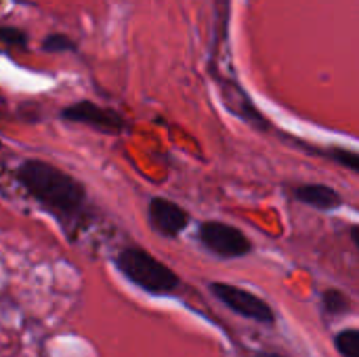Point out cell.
<instances>
[{
  "instance_id": "obj_1",
  "label": "cell",
  "mask_w": 359,
  "mask_h": 357,
  "mask_svg": "<svg viewBox=\"0 0 359 357\" xmlns=\"http://www.w3.org/2000/svg\"><path fill=\"white\" fill-rule=\"evenodd\" d=\"M15 177L32 198L61 219H76L84 208L86 191L82 183L48 162L25 160Z\"/></svg>"
},
{
  "instance_id": "obj_2",
  "label": "cell",
  "mask_w": 359,
  "mask_h": 357,
  "mask_svg": "<svg viewBox=\"0 0 359 357\" xmlns=\"http://www.w3.org/2000/svg\"><path fill=\"white\" fill-rule=\"evenodd\" d=\"M116 265L126 280L151 295H168L181 284L179 276L147 250L130 246L116 257Z\"/></svg>"
},
{
  "instance_id": "obj_3",
  "label": "cell",
  "mask_w": 359,
  "mask_h": 357,
  "mask_svg": "<svg viewBox=\"0 0 359 357\" xmlns=\"http://www.w3.org/2000/svg\"><path fill=\"white\" fill-rule=\"evenodd\" d=\"M210 292L227 309L236 311L238 316H242L246 320H252V322H259V324H269V326L276 322L271 305L265 303L261 297L244 290V288H238V286H231V284H225V282H212Z\"/></svg>"
},
{
  "instance_id": "obj_4",
  "label": "cell",
  "mask_w": 359,
  "mask_h": 357,
  "mask_svg": "<svg viewBox=\"0 0 359 357\" xmlns=\"http://www.w3.org/2000/svg\"><path fill=\"white\" fill-rule=\"evenodd\" d=\"M198 236H200V242L210 252H215L217 257H223V259H240L252 250L250 240L238 227H231L221 221L202 223Z\"/></svg>"
},
{
  "instance_id": "obj_5",
  "label": "cell",
  "mask_w": 359,
  "mask_h": 357,
  "mask_svg": "<svg viewBox=\"0 0 359 357\" xmlns=\"http://www.w3.org/2000/svg\"><path fill=\"white\" fill-rule=\"evenodd\" d=\"M61 118L65 122L84 124V126H90L95 130L109 133V135H118V133H122V130L128 128V124L122 118V114H118L111 107L97 105L93 101H78L74 105L63 107L61 109Z\"/></svg>"
},
{
  "instance_id": "obj_6",
  "label": "cell",
  "mask_w": 359,
  "mask_h": 357,
  "mask_svg": "<svg viewBox=\"0 0 359 357\" xmlns=\"http://www.w3.org/2000/svg\"><path fill=\"white\" fill-rule=\"evenodd\" d=\"M147 219L149 225L166 238H177L189 225V213H185L179 204L166 198L149 200Z\"/></svg>"
},
{
  "instance_id": "obj_7",
  "label": "cell",
  "mask_w": 359,
  "mask_h": 357,
  "mask_svg": "<svg viewBox=\"0 0 359 357\" xmlns=\"http://www.w3.org/2000/svg\"><path fill=\"white\" fill-rule=\"evenodd\" d=\"M297 200H301L303 204L318 208V210H334L341 206L343 198L337 189L328 187V185H320V183H307V185H299L294 189Z\"/></svg>"
},
{
  "instance_id": "obj_8",
  "label": "cell",
  "mask_w": 359,
  "mask_h": 357,
  "mask_svg": "<svg viewBox=\"0 0 359 357\" xmlns=\"http://www.w3.org/2000/svg\"><path fill=\"white\" fill-rule=\"evenodd\" d=\"M221 88H223V99H225L227 107H229L233 114L242 116L246 122H252V124L265 126V122H263L261 114H259V112L255 109V105L246 99V95L242 93V88H240L238 84L221 80Z\"/></svg>"
},
{
  "instance_id": "obj_9",
  "label": "cell",
  "mask_w": 359,
  "mask_h": 357,
  "mask_svg": "<svg viewBox=\"0 0 359 357\" xmlns=\"http://www.w3.org/2000/svg\"><path fill=\"white\" fill-rule=\"evenodd\" d=\"M322 307L330 316H341V314H347L351 309V303H349V299L341 290L330 288V290L322 292Z\"/></svg>"
},
{
  "instance_id": "obj_10",
  "label": "cell",
  "mask_w": 359,
  "mask_h": 357,
  "mask_svg": "<svg viewBox=\"0 0 359 357\" xmlns=\"http://www.w3.org/2000/svg\"><path fill=\"white\" fill-rule=\"evenodd\" d=\"M334 347L343 357H359V330H343L334 337Z\"/></svg>"
},
{
  "instance_id": "obj_11",
  "label": "cell",
  "mask_w": 359,
  "mask_h": 357,
  "mask_svg": "<svg viewBox=\"0 0 359 357\" xmlns=\"http://www.w3.org/2000/svg\"><path fill=\"white\" fill-rule=\"evenodd\" d=\"M42 50H46V53H67V50H76V44L65 34H50V36H46L42 40Z\"/></svg>"
},
{
  "instance_id": "obj_12",
  "label": "cell",
  "mask_w": 359,
  "mask_h": 357,
  "mask_svg": "<svg viewBox=\"0 0 359 357\" xmlns=\"http://www.w3.org/2000/svg\"><path fill=\"white\" fill-rule=\"evenodd\" d=\"M334 162H339L341 166L349 168L351 173H358L359 175V151H351V149H343V147H337V149H330L328 154Z\"/></svg>"
},
{
  "instance_id": "obj_13",
  "label": "cell",
  "mask_w": 359,
  "mask_h": 357,
  "mask_svg": "<svg viewBox=\"0 0 359 357\" xmlns=\"http://www.w3.org/2000/svg\"><path fill=\"white\" fill-rule=\"evenodd\" d=\"M0 38H2V44L4 46H17V48H23L27 44V38L25 34L19 29V27H13V25H4L0 29Z\"/></svg>"
},
{
  "instance_id": "obj_14",
  "label": "cell",
  "mask_w": 359,
  "mask_h": 357,
  "mask_svg": "<svg viewBox=\"0 0 359 357\" xmlns=\"http://www.w3.org/2000/svg\"><path fill=\"white\" fill-rule=\"evenodd\" d=\"M351 238H353L355 246H358V248H359V225H355V227H351Z\"/></svg>"
},
{
  "instance_id": "obj_15",
  "label": "cell",
  "mask_w": 359,
  "mask_h": 357,
  "mask_svg": "<svg viewBox=\"0 0 359 357\" xmlns=\"http://www.w3.org/2000/svg\"><path fill=\"white\" fill-rule=\"evenodd\" d=\"M257 357H284V356H278V353H261V356Z\"/></svg>"
}]
</instances>
